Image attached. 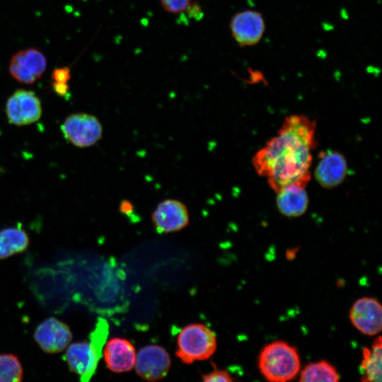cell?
Wrapping results in <instances>:
<instances>
[{
	"instance_id": "obj_1",
	"label": "cell",
	"mask_w": 382,
	"mask_h": 382,
	"mask_svg": "<svg viewBox=\"0 0 382 382\" xmlns=\"http://www.w3.org/2000/svg\"><path fill=\"white\" fill-rule=\"evenodd\" d=\"M316 129V122L307 116H288L276 135L253 156L257 173L275 192L288 185L306 187L308 183Z\"/></svg>"
},
{
	"instance_id": "obj_9",
	"label": "cell",
	"mask_w": 382,
	"mask_h": 382,
	"mask_svg": "<svg viewBox=\"0 0 382 382\" xmlns=\"http://www.w3.org/2000/svg\"><path fill=\"white\" fill-rule=\"evenodd\" d=\"M171 361L168 352L156 345L141 348L136 355V373L143 379L155 381L166 376Z\"/></svg>"
},
{
	"instance_id": "obj_8",
	"label": "cell",
	"mask_w": 382,
	"mask_h": 382,
	"mask_svg": "<svg viewBox=\"0 0 382 382\" xmlns=\"http://www.w3.org/2000/svg\"><path fill=\"white\" fill-rule=\"evenodd\" d=\"M47 59L40 50L28 48L18 51L11 59L8 70L17 81L34 83L46 70Z\"/></svg>"
},
{
	"instance_id": "obj_11",
	"label": "cell",
	"mask_w": 382,
	"mask_h": 382,
	"mask_svg": "<svg viewBox=\"0 0 382 382\" xmlns=\"http://www.w3.org/2000/svg\"><path fill=\"white\" fill-rule=\"evenodd\" d=\"M349 320L355 328L364 335L374 336L382 328V306L374 298L357 299L349 310Z\"/></svg>"
},
{
	"instance_id": "obj_22",
	"label": "cell",
	"mask_w": 382,
	"mask_h": 382,
	"mask_svg": "<svg viewBox=\"0 0 382 382\" xmlns=\"http://www.w3.org/2000/svg\"><path fill=\"white\" fill-rule=\"evenodd\" d=\"M51 78L52 82L67 83L71 79V70L67 66L57 68L53 70Z\"/></svg>"
},
{
	"instance_id": "obj_7",
	"label": "cell",
	"mask_w": 382,
	"mask_h": 382,
	"mask_svg": "<svg viewBox=\"0 0 382 382\" xmlns=\"http://www.w3.org/2000/svg\"><path fill=\"white\" fill-rule=\"evenodd\" d=\"M42 105L33 91L18 89L7 100L6 113L8 122L18 126L37 122L42 115Z\"/></svg>"
},
{
	"instance_id": "obj_13",
	"label": "cell",
	"mask_w": 382,
	"mask_h": 382,
	"mask_svg": "<svg viewBox=\"0 0 382 382\" xmlns=\"http://www.w3.org/2000/svg\"><path fill=\"white\" fill-rule=\"evenodd\" d=\"M347 174V163L344 156L335 151L319 154L314 175L324 188L330 189L341 184Z\"/></svg>"
},
{
	"instance_id": "obj_20",
	"label": "cell",
	"mask_w": 382,
	"mask_h": 382,
	"mask_svg": "<svg viewBox=\"0 0 382 382\" xmlns=\"http://www.w3.org/2000/svg\"><path fill=\"white\" fill-rule=\"evenodd\" d=\"M212 365L213 366L212 371L207 374H202L203 381L231 382L235 381V378L231 376L228 371L218 369L213 362H212Z\"/></svg>"
},
{
	"instance_id": "obj_4",
	"label": "cell",
	"mask_w": 382,
	"mask_h": 382,
	"mask_svg": "<svg viewBox=\"0 0 382 382\" xmlns=\"http://www.w3.org/2000/svg\"><path fill=\"white\" fill-rule=\"evenodd\" d=\"M176 356L185 364L209 359L216 349V337L207 326L194 323L184 327L177 339Z\"/></svg>"
},
{
	"instance_id": "obj_24",
	"label": "cell",
	"mask_w": 382,
	"mask_h": 382,
	"mask_svg": "<svg viewBox=\"0 0 382 382\" xmlns=\"http://www.w3.org/2000/svg\"><path fill=\"white\" fill-rule=\"evenodd\" d=\"M119 211L122 214L131 216L134 213V205L132 202L128 199L121 200L119 205Z\"/></svg>"
},
{
	"instance_id": "obj_25",
	"label": "cell",
	"mask_w": 382,
	"mask_h": 382,
	"mask_svg": "<svg viewBox=\"0 0 382 382\" xmlns=\"http://www.w3.org/2000/svg\"><path fill=\"white\" fill-rule=\"evenodd\" d=\"M52 87L54 92L61 96H65L69 90L67 83L52 82Z\"/></svg>"
},
{
	"instance_id": "obj_12",
	"label": "cell",
	"mask_w": 382,
	"mask_h": 382,
	"mask_svg": "<svg viewBox=\"0 0 382 382\" xmlns=\"http://www.w3.org/2000/svg\"><path fill=\"white\" fill-rule=\"evenodd\" d=\"M34 338L45 352L53 354L62 352L68 347L72 334L67 325L51 317L37 327Z\"/></svg>"
},
{
	"instance_id": "obj_6",
	"label": "cell",
	"mask_w": 382,
	"mask_h": 382,
	"mask_svg": "<svg viewBox=\"0 0 382 382\" xmlns=\"http://www.w3.org/2000/svg\"><path fill=\"white\" fill-rule=\"evenodd\" d=\"M231 34L241 47L257 44L265 30L262 13L255 10H243L235 13L229 23Z\"/></svg>"
},
{
	"instance_id": "obj_14",
	"label": "cell",
	"mask_w": 382,
	"mask_h": 382,
	"mask_svg": "<svg viewBox=\"0 0 382 382\" xmlns=\"http://www.w3.org/2000/svg\"><path fill=\"white\" fill-rule=\"evenodd\" d=\"M103 350L105 364L110 371L127 372L134 366L137 354L134 345L129 340L112 338L106 342Z\"/></svg>"
},
{
	"instance_id": "obj_17",
	"label": "cell",
	"mask_w": 382,
	"mask_h": 382,
	"mask_svg": "<svg viewBox=\"0 0 382 382\" xmlns=\"http://www.w3.org/2000/svg\"><path fill=\"white\" fill-rule=\"evenodd\" d=\"M29 244L26 232L20 227L0 231V259L24 251Z\"/></svg>"
},
{
	"instance_id": "obj_2",
	"label": "cell",
	"mask_w": 382,
	"mask_h": 382,
	"mask_svg": "<svg viewBox=\"0 0 382 382\" xmlns=\"http://www.w3.org/2000/svg\"><path fill=\"white\" fill-rule=\"evenodd\" d=\"M258 369L269 381L293 380L299 374L301 360L297 349L288 342L277 340L267 344L260 351Z\"/></svg>"
},
{
	"instance_id": "obj_18",
	"label": "cell",
	"mask_w": 382,
	"mask_h": 382,
	"mask_svg": "<svg viewBox=\"0 0 382 382\" xmlns=\"http://www.w3.org/2000/svg\"><path fill=\"white\" fill-rule=\"evenodd\" d=\"M339 380L337 369L325 360L309 363L299 371L301 382H336Z\"/></svg>"
},
{
	"instance_id": "obj_19",
	"label": "cell",
	"mask_w": 382,
	"mask_h": 382,
	"mask_svg": "<svg viewBox=\"0 0 382 382\" xmlns=\"http://www.w3.org/2000/svg\"><path fill=\"white\" fill-rule=\"evenodd\" d=\"M23 376L22 365L11 354H0V382H18Z\"/></svg>"
},
{
	"instance_id": "obj_23",
	"label": "cell",
	"mask_w": 382,
	"mask_h": 382,
	"mask_svg": "<svg viewBox=\"0 0 382 382\" xmlns=\"http://www.w3.org/2000/svg\"><path fill=\"white\" fill-rule=\"evenodd\" d=\"M190 18L200 20L203 16V10L199 3L191 1L185 11Z\"/></svg>"
},
{
	"instance_id": "obj_16",
	"label": "cell",
	"mask_w": 382,
	"mask_h": 382,
	"mask_svg": "<svg viewBox=\"0 0 382 382\" xmlns=\"http://www.w3.org/2000/svg\"><path fill=\"white\" fill-rule=\"evenodd\" d=\"M361 381L381 382L382 380V342L378 335L371 347L362 350V360L359 366Z\"/></svg>"
},
{
	"instance_id": "obj_5",
	"label": "cell",
	"mask_w": 382,
	"mask_h": 382,
	"mask_svg": "<svg viewBox=\"0 0 382 382\" xmlns=\"http://www.w3.org/2000/svg\"><path fill=\"white\" fill-rule=\"evenodd\" d=\"M64 137L72 144L81 148L96 144L103 136V126L94 115L75 113L68 116L61 127Z\"/></svg>"
},
{
	"instance_id": "obj_3",
	"label": "cell",
	"mask_w": 382,
	"mask_h": 382,
	"mask_svg": "<svg viewBox=\"0 0 382 382\" xmlns=\"http://www.w3.org/2000/svg\"><path fill=\"white\" fill-rule=\"evenodd\" d=\"M108 323L99 318L89 336V342H79L68 346L65 359L71 371L83 382H86L96 372L108 335Z\"/></svg>"
},
{
	"instance_id": "obj_15",
	"label": "cell",
	"mask_w": 382,
	"mask_h": 382,
	"mask_svg": "<svg viewBox=\"0 0 382 382\" xmlns=\"http://www.w3.org/2000/svg\"><path fill=\"white\" fill-rule=\"evenodd\" d=\"M276 194L277 207L284 216L298 217L306 212L309 201L305 187L288 185Z\"/></svg>"
},
{
	"instance_id": "obj_10",
	"label": "cell",
	"mask_w": 382,
	"mask_h": 382,
	"mask_svg": "<svg viewBox=\"0 0 382 382\" xmlns=\"http://www.w3.org/2000/svg\"><path fill=\"white\" fill-rule=\"evenodd\" d=\"M151 219L158 233L175 232L189 224V212L183 202L166 199L158 203L151 214Z\"/></svg>"
},
{
	"instance_id": "obj_21",
	"label": "cell",
	"mask_w": 382,
	"mask_h": 382,
	"mask_svg": "<svg viewBox=\"0 0 382 382\" xmlns=\"http://www.w3.org/2000/svg\"><path fill=\"white\" fill-rule=\"evenodd\" d=\"M163 10L172 14L184 13L192 0H159Z\"/></svg>"
},
{
	"instance_id": "obj_26",
	"label": "cell",
	"mask_w": 382,
	"mask_h": 382,
	"mask_svg": "<svg viewBox=\"0 0 382 382\" xmlns=\"http://www.w3.org/2000/svg\"><path fill=\"white\" fill-rule=\"evenodd\" d=\"M299 248H291L286 251V258L288 260H293L296 257V253Z\"/></svg>"
}]
</instances>
